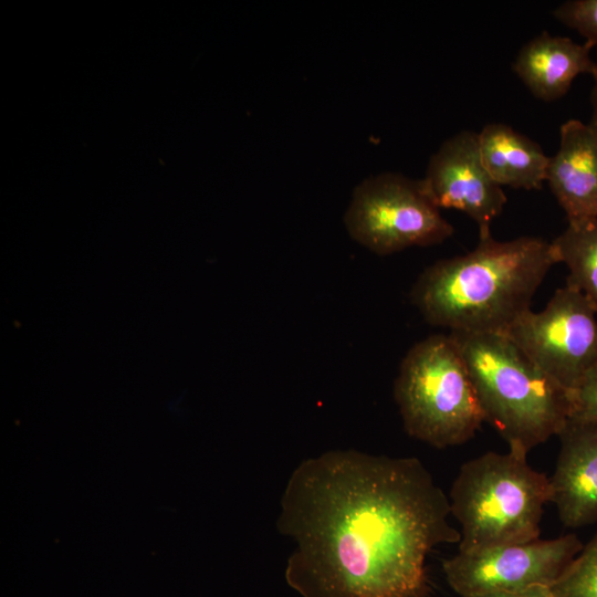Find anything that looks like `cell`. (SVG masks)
Here are the masks:
<instances>
[{"instance_id": "52a82bcc", "label": "cell", "mask_w": 597, "mask_h": 597, "mask_svg": "<svg viewBox=\"0 0 597 597\" xmlns=\"http://www.w3.org/2000/svg\"><path fill=\"white\" fill-rule=\"evenodd\" d=\"M596 313L580 291L565 284L542 311L528 310L505 335L569 394L597 363Z\"/></svg>"}, {"instance_id": "277c9868", "label": "cell", "mask_w": 597, "mask_h": 597, "mask_svg": "<svg viewBox=\"0 0 597 597\" xmlns=\"http://www.w3.org/2000/svg\"><path fill=\"white\" fill-rule=\"evenodd\" d=\"M527 452L489 451L461 465L450 494L451 514L461 525L459 553H474L537 540L549 478L526 461Z\"/></svg>"}, {"instance_id": "8992f818", "label": "cell", "mask_w": 597, "mask_h": 597, "mask_svg": "<svg viewBox=\"0 0 597 597\" xmlns=\"http://www.w3.org/2000/svg\"><path fill=\"white\" fill-rule=\"evenodd\" d=\"M344 224L354 241L377 255L439 244L453 233L422 179L397 172H381L358 184Z\"/></svg>"}, {"instance_id": "3957f363", "label": "cell", "mask_w": 597, "mask_h": 597, "mask_svg": "<svg viewBox=\"0 0 597 597\" xmlns=\"http://www.w3.org/2000/svg\"><path fill=\"white\" fill-rule=\"evenodd\" d=\"M450 334L471 376L484 421L509 448L528 453L559 434L570 413L567 390L504 334Z\"/></svg>"}, {"instance_id": "d6986e66", "label": "cell", "mask_w": 597, "mask_h": 597, "mask_svg": "<svg viewBox=\"0 0 597 597\" xmlns=\"http://www.w3.org/2000/svg\"><path fill=\"white\" fill-rule=\"evenodd\" d=\"M591 76L594 80V85L590 92L591 117L588 125L597 134V67Z\"/></svg>"}, {"instance_id": "8fae6325", "label": "cell", "mask_w": 597, "mask_h": 597, "mask_svg": "<svg viewBox=\"0 0 597 597\" xmlns=\"http://www.w3.org/2000/svg\"><path fill=\"white\" fill-rule=\"evenodd\" d=\"M559 137L546 181L568 224H580L597 218V134L588 124L569 119Z\"/></svg>"}, {"instance_id": "9c48e42d", "label": "cell", "mask_w": 597, "mask_h": 597, "mask_svg": "<svg viewBox=\"0 0 597 597\" xmlns=\"http://www.w3.org/2000/svg\"><path fill=\"white\" fill-rule=\"evenodd\" d=\"M422 181L439 209L460 210L478 224L479 237L491 234L506 195L483 165L478 133L462 130L444 140L430 157Z\"/></svg>"}, {"instance_id": "4fadbf2b", "label": "cell", "mask_w": 597, "mask_h": 597, "mask_svg": "<svg viewBox=\"0 0 597 597\" xmlns=\"http://www.w3.org/2000/svg\"><path fill=\"white\" fill-rule=\"evenodd\" d=\"M478 140L483 165L501 187L542 188L549 157L536 142L501 123L485 125Z\"/></svg>"}, {"instance_id": "7a4b0ae2", "label": "cell", "mask_w": 597, "mask_h": 597, "mask_svg": "<svg viewBox=\"0 0 597 597\" xmlns=\"http://www.w3.org/2000/svg\"><path fill=\"white\" fill-rule=\"evenodd\" d=\"M552 242L537 237H479L462 255L437 261L415 282L410 298L427 323L455 333L506 334L531 310L554 264Z\"/></svg>"}, {"instance_id": "ac0fdd59", "label": "cell", "mask_w": 597, "mask_h": 597, "mask_svg": "<svg viewBox=\"0 0 597 597\" xmlns=\"http://www.w3.org/2000/svg\"><path fill=\"white\" fill-rule=\"evenodd\" d=\"M470 597H555L549 586H534L513 591H499Z\"/></svg>"}, {"instance_id": "5bb4252c", "label": "cell", "mask_w": 597, "mask_h": 597, "mask_svg": "<svg viewBox=\"0 0 597 597\" xmlns=\"http://www.w3.org/2000/svg\"><path fill=\"white\" fill-rule=\"evenodd\" d=\"M552 244L558 263L569 271L566 284L580 291L597 312V218L568 224Z\"/></svg>"}, {"instance_id": "9a60e30c", "label": "cell", "mask_w": 597, "mask_h": 597, "mask_svg": "<svg viewBox=\"0 0 597 597\" xmlns=\"http://www.w3.org/2000/svg\"><path fill=\"white\" fill-rule=\"evenodd\" d=\"M555 597H597V534L551 586Z\"/></svg>"}, {"instance_id": "5b68a950", "label": "cell", "mask_w": 597, "mask_h": 597, "mask_svg": "<svg viewBox=\"0 0 597 597\" xmlns=\"http://www.w3.org/2000/svg\"><path fill=\"white\" fill-rule=\"evenodd\" d=\"M394 397L405 431L434 448L474 437L484 416L461 352L451 334L415 344L401 360Z\"/></svg>"}, {"instance_id": "6da1fadb", "label": "cell", "mask_w": 597, "mask_h": 597, "mask_svg": "<svg viewBox=\"0 0 597 597\" xmlns=\"http://www.w3.org/2000/svg\"><path fill=\"white\" fill-rule=\"evenodd\" d=\"M449 498L417 458L329 450L292 472L277 530L302 597H430L426 557L459 543Z\"/></svg>"}, {"instance_id": "e0dca14e", "label": "cell", "mask_w": 597, "mask_h": 597, "mask_svg": "<svg viewBox=\"0 0 597 597\" xmlns=\"http://www.w3.org/2000/svg\"><path fill=\"white\" fill-rule=\"evenodd\" d=\"M569 419L583 422H597V363L582 377L569 391Z\"/></svg>"}, {"instance_id": "ba28073f", "label": "cell", "mask_w": 597, "mask_h": 597, "mask_svg": "<svg viewBox=\"0 0 597 597\" xmlns=\"http://www.w3.org/2000/svg\"><path fill=\"white\" fill-rule=\"evenodd\" d=\"M583 544L575 534L553 540L459 553L443 562L450 587L461 597L552 586L570 565Z\"/></svg>"}, {"instance_id": "7c38bea8", "label": "cell", "mask_w": 597, "mask_h": 597, "mask_svg": "<svg viewBox=\"0 0 597 597\" xmlns=\"http://www.w3.org/2000/svg\"><path fill=\"white\" fill-rule=\"evenodd\" d=\"M593 46L544 31L522 46L513 70L535 97L552 102L565 95L579 74H594Z\"/></svg>"}, {"instance_id": "30bf717a", "label": "cell", "mask_w": 597, "mask_h": 597, "mask_svg": "<svg viewBox=\"0 0 597 597\" xmlns=\"http://www.w3.org/2000/svg\"><path fill=\"white\" fill-rule=\"evenodd\" d=\"M558 437L551 502L565 526L589 525L597 521V422L568 419Z\"/></svg>"}, {"instance_id": "2e32d148", "label": "cell", "mask_w": 597, "mask_h": 597, "mask_svg": "<svg viewBox=\"0 0 597 597\" xmlns=\"http://www.w3.org/2000/svg\"><path fill=\"white\" fill-rule=\"evenodd\" d=\"M553 15L563 24L576 30L586 42L597 44V0H569L563 2Z\"/></svg>"}]
</instances>
